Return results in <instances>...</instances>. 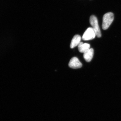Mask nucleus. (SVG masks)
Returning <instances> with one entry per match:
<instances>
[{"mask_svg":"<svg viewBox=\"0 0 121 121\" xmlns=\"http://www.w3.org/2000/svg\"><path fill=\"white\" fill-rule=\"evenodd\" d=\"M68 66L69 67L72 69H76L80 68L82 67V63L78 58L74 57L71 59L69 61Z\"/></svg>","mask_w":121,"mask_h":121,"instance_id":"20e7f679","label":"nucleus"},{"mask_svg":"<svg viewBox=\"0 0 121 121\" xmlns=\"http://www.w3.org/2000/svg\"><path fill=\"white\" fill-rule=\"evenodd\" d=\"M96 34L92 28L87 29L83 35L82 39L84 40H89L93 39L95 37Z\"/></svg>","mask_w":121,"mask_h":121,"instance_id":"7ed1b4c3","label":"nucleus"},{"mask_svg":"<svg viewBox=\"0 0 121 121\" xmlns=\"http://www.w3.org/2000/svg\"><path fill=\"white\" fill-rule=\"evenodd\" d=\"M81 37L79 35H75L72 39L70 47L71 48H73L79 44L81 42Z\"/></svg>","mask_w":121,"mask_h":121,"instance_id":"39448f33","label":"nucleus"},{"mask_svg":"<svg viewBox=\"0 0 121 121\" xmlns=\"http://www.w3.org/2000/svg\"><path fill=\"white\" fill-rule=\"evenodd\" d=\"M114 19V15L113 13L109 12L105 13L103 18L102 27L103 30H107L109 28Z\"/></svg>","mask_w":121,"mask_h":121,"instance_id":"f257e3e1","label":"nucleus"},{"mask_svg":"<svg viewBox=\"0 0 121 121\" xmlns=\"http://www.w3.org/2000/svg\"><path fill=\"white\" fill-rule=\"evenodd\" d=\"M90 23L95 32L96 36L99 38L101 37V30L99 26L98 21L97 17L94 15H91L90 17Z\"/></svg>","mask_w":121,"mask_h":121,"instance_id":"f03ea898","label":"nucleus"},{"mask_svg":"<svg viewBox=\"0 0 121 121\" xmlns=\"http://www.w3.org/2000/svg\"><path fill=\"white\" fill-rule=\"evenodd\" d=\"M90 45L89 44L83 43L82 42L78 45V49L81 53H85L90 49Z\"/></svg>","mask_w":121,"mask_h":121,"instance_id":"0eeeda50","label":"nucleus"},{"mask_svg":"<svg viewBox=\"0 0 121 121\" xmlns=\"http://www.w3.org/2000/svg\"><path fill=\"white\" fill-rule=\"evenodd\" d=\"M94 50L92 48H90L89 50L83 53V58L87 62H90L94 56Z\"/></svg>","mask_w":121,"mask_h":121,"instance_id":"423d86ee","label":"nucleus"}]
</instances>
